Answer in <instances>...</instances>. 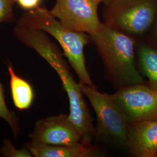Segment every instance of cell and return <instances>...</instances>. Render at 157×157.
<instances>
[{"label":"cell","mask_w":157,"mask_h":157,"mask_svg":"<svg viewBox=\"0 0 157 157\" xmlns=\"http://www.w3.org/2000/svg\"><path fill=\"white\" fill-rule=\"evenodd\" d=\"M15 37L23 45L32 48L58 75L69 102V118L78 129L81 142L91 144L94 139L93 119L85 101L80 83L76 82L64 54L45 32L17 25L13 29Z\"/></svg>","instance_id":"6da1fadb"},{"label":"cell","mask_w":157,"mask_h":157,"mask_svg":"<svg viewBox=\"0 0 157 157\" xmlns=\"http://www.w3.org/2000/svg\"><path fill=\"white\" fill-rule=\"evenodd\" d=\"M105 69V77L117 90L126 86L148 83L136 62V39L102 23L89 34Z\"/></svg>","instance_id":"7a4b0ae2"},{"label":"cell","mask_w":157,"mask_h":157,"mask_svg":"<svg viewBox=\"0 0 157 157\" xmlns=\"http://www.w3.org/2000/svg\"><path fill=\"white\" fill-rule=\"evenodd\" d=\"M17 25L41 30L52 36L61 45L64 56L77 74L79 82L96 87L86 65L84 47L91 42L89 34L67 28L49 10L41 6L24 13Z\"/></svg>","instance_id":"3957f363"},{"label":"cell","mask_w":157,"mask_h":157,"mask_svg":"<svg viewBox=\"0 0 157 157\" xmlns=\"http://www.w3.org/2000/svg\"><path fill=\"white\" fill-rule=\"evenodd\" d=\"M80 83V82H79ZM81 90L89 100L97 118L94 139L98 143L129 152L128 123L110 94L102 93L97 87L80 83Z\"/></svg>","instance_id":"277c9868"},{"label":"cell","mask_w":157,"mask_h":157,"mask_svg":"<svg viewBox=\"0 0 157 157\" xmlns=\"http://www.w3.org/2000/svg\"><path fill=\"white\" fill-rule=\"evenodd\" d=\"M104 23L135 38L144 36L157 17V0H113L103 11Z\"/></svg>","instance_id":"5b68a950"},{"label":"cell","mask_w":157,"mask_h":157,"mask_svg":"<svg viewBox=\"0 0 157 157\" xmlns=\"http://www.w3.org/2000/svg\"><path fill=\"white\" fill-rule=\"evenodd\" d=\"M110 95L128 124L157 119V91L148 83L126 86Z\"/></svg>","instance_id":"8992f818"},{"label":"cell","mask_w":157,"mask_h":157,"mask_svg":"<svg viewBox=\"0 0 157 157\" xmlns=\"http://www.w3.org/2000/svg\"><path fill=\"white\" fill-rule=\"evenodd\" d=\"M104 0H56L51 13L67 28L91 34L100 30L98 6Z\"/></svg>","instance_id":"52a82bcc"},{"label":"cell","mask_w":157,"mask_h":157,"mask_svg":"<svg viewBox=\"0 0 157 157\" xmlns=\"http://www.w3.org/2000/svg\"><path fill=\"white\" fill-rule=\"evenodd\" d=\"M30 137L32 141L47 145H72L81 142L79 130L66 114L37 121Z\"/></svg>","instance_id":"ba28073f"},{"label":"cell","mask_w":157,"mask_h":157,"mask_svg":"<svg viewBox=\"0 0 157 157\" xmlns=\"http://www.w3.org/2000/svg\"><path fill=\"white\" fill-rule=\"evenodd\" d=\"M129 154L134 157H155L157 154V119L128 124Z\"/></svg>","instance_id":"9c48e42d"},{"label":"cell","mask_w":157,"mask_h":157,"mask_svg":"<svg viewBox=\"0 0 157 157\" xmlns=\"http://www.w3.org/2000/svg\"><path fill=\"white\" fill-rule=\"evenodd\" d=\"M25 147L35 157H100L105 155L103 147L82 142L72 145H47L31 141Z\"/></svg>","instance_id":"30bf717a"},{"label":"cell","mask_w":157,"mask_h":157,"mask_svg":"<svg viewBox=\"0 0 157 157\" xmlns=\"http://www.w3.org/2000/svg\"><path fill=\"white\" fill-rule=\"evenodd\" d=\"M136 39L137 67L148 84L157 91V41L154 39Z\"/></svg>","instance_id":"8fae6325"},{"label":"cell","mask_w":157,"mask_h":157,"mask_svg":"<svg viewBox=\"0 0 157 157\" xmlns=\"http://www.w3.org/2000/svg\"><path fill=\"white\" fill-rule=\"evenodd\" d=\"M10 76L12 98L15 106L19 110H26L32 105L34 100V91L28 82L15 73L11 65L8 66Z\"/></svg>","instance_id":"7c38bea8"},{"label":"cell","mask_w":157,"mask_h":157,"mask_svg":"<svg viewBox=\"0 0 157 157\" xmlns=\"http://www.w3.org/2000/svg\"><path fill=\"white\" fill-rule=\"evenodd\" d=\"M0 118L5 120L11 128L15 138L20 133V124L18 118L14 112L11 111L6 105L4 90L0 82Z\"/></svg>","instance_id":"4fadbf2b"},{"label":"cell","mask_w":157,"mask_h":157,"mask_svg":"<svg viewBox=\"0 0 157 157\" xmlns=\"http://www.w3.org/2000/svg\"><path fill=\"white\" fill-rule=\"evenodd\" d=\"M1 154L6 157H32L33 155L25 146L22 149H17L12 144L10 139L3 141L2 146L0 148Z\"/></svg>","instance_id":"5bb4252c"},{"label":"cell","mask_w":157,"mask_h":157,"mask_svg":"<svg viewBox=\"0 0 157 157\" xmlns=\"http://www.w3.org/2000/svg\"><path fill=\"white\" fill-rule=\"evenodd\" d=\"M16 0H0V24L15 20L13 6Z\"/></svg>","instance_id":"9a60e30c"},{"label":"cell","mask_w":157,"mask_h":157,"mask_svg":"<svg viewBox=\"0 0 157 157\" xmlns=\"http://www.w3.org/2000/svg\"><path fill=\"white\" fill-rule=\"evenodd\" d=\"M42 0H16L19 6L26 11H30L40 6Z\"/></svg>","instance_id":"2e32d148"},{"label":"cell","mask_w":157,"mask_h":157,"mask_svg":"<svg viewBox=\"0 0 157 157\" xmlns=\"http://www.w3.org/2000/svg\"><path fill=\"white\" fill-rule=\"evenodd\" d=\"M155 38L154 39L155 40L157 41V17L155 19Z\"/></svg>","instance_id":"e0dca14e"},{"label":"cell","mask_w":157,"mask_h":157,"mask_svg":"<svg viewBox=\"0 0 157 157\" xmlns=\"http://www.w3.org/2000/svg\"><path fill=\"white\" fill-rule=\"evenodd\" d=\"M113 1V0H104L102 3H104V4L105 6V5H107V4H109L110 2H111Z\"/></svg>","instance_id":"ac0fdd59"},{"label":"cell","mask_w":157,"mask_h":157,"mask_svg":"<svg viewBox=\"0 0 157 157\" xmlns=\"http://www.w3.org/2000/svg\"><path fill=\"white\" fill-rule=\"evenodd\" d=\"M155 157H157V155H156V156H155Z\"/></svg>","instance_id":"d6986e66"}]
</instances>
